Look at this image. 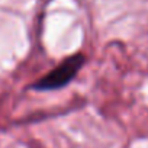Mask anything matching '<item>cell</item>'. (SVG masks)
Wrapping results in <instances>:
<instances>
[{
  "instance_id": "obj_1",
  "label": "cell",
  "mask_w": 148,
  "mask_h": 148,
  "mask_svg": "<svg viewBox=\"0 0 148 148\" xmlns=\"http://www.w3.org/2000/svg\"><path fill=\"white\" fill-rule=\"evenodd\" d=\"M86 64V55L83 52L73 54L62 60L57 67H54L51 71H48L45 76L38 79L31 89L35 92H54L61 90L65 86H68Z\"/></svg>"
}]
</instances>
